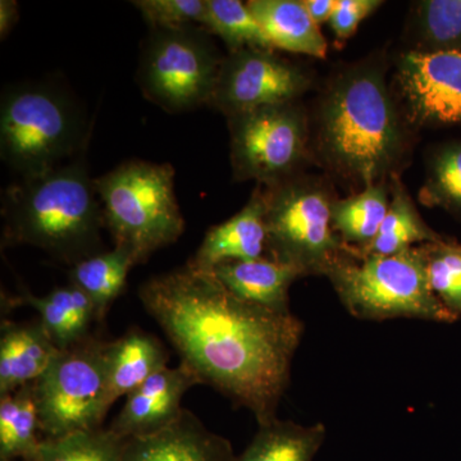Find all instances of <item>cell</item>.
I'll return each instance as SVG.
<instances>
[{
    "label": "cell",
    "mask_w": 461,
    "mask_h": 461,
    "mask_svg": "<svg viewBox=\"0 0 461 461\" xmlns=\"http://www.w3.org/2000/svg\"><path fill=\"white\" fill-rule=\"evenodd\" d=\"M211 273L233 295L277 313H291V285L304 276L295 267L268 257L222 263Z\"/></svg>",
    "instance_id": "e0dca14e"
},
{
    "label": "cell",
    "mask_w": 461,
    "mask_h": 461,
    "mask_svg": "<svg viewBox=\"0 0 461 461\" xmlns=\"http://www.w3.org/2000/svg\"><path fill=\"white\" fill-rule=\"evenodd\" d=\"M266 204L262 187L258 186L248 204L226 222L212 227L189 266L212 272L227 262L266 257Z\"/></svg>",
    "instance_id": "9a60e30c"
},
{
    "label": "cell",
    "mask_w": 461,
    "mask_h": 461,
    "mask_svg": "<svg viewBox=\"0 0 461 461\" xmlns=\"http://www.w3.org/2000/svg\"><path fill=\"white\" fill-rule=\"evenodd\" d=\"M18 3L14 0H2L0 2V38L5 39L9 32L17 25Z\"/></svg>",
    "instance_id": "836d02e7"
},
{
    "label": "cell",
    "mask_w": 461,
    "mask_h": 461,
    "mask_svg": "<svg viewBox=\"0 0 461 461\" xmlns=\"http://www.w3.org/2000/svg\"><path fill=\"white\" fill-rule=\"evenodd\" d=\"M196 384L199 379L184 364L166 366L127 396L108 429L124 439L159 432L181 417L182 399Z\"/></svg>",
    "instance_id": "4fadbf2b"
},
{
    "label": "cell",
    "mask_w": 461,
    "mask_h": 461,
    "mask_svg": "<svg viewBox=\"0 0 461 461\" xmlns=\"http://www.w3.org/2000/svg\"><path fill=\"white\" fill-rule=\"evenodd\" d=\"M5 305H27L35 309L42 327L59 350L90 338L91 324L96 321L93 303L72 284L54 288L45 296H35L25 290L18 297H9Z\"/></svg>",
    "instance_id": "ac0fdd59"
},
{
    "label": "cell",
    "mask_w": 461,
    "mask_h": 461,
    "mask_svg": "<svg viewBox=\"0 0 461 461\" xmlns=\"http://www.w3.org/2000/svg\"><path fill=\"white\" fill-rule=\"evenodd\" d=\"M324 276L357 320H459L433 294L421 245L393 256L364 254L348 247Z\"/></svg>",
    "instance_id": "277c9868"
},
{
    "label": "cell",
    "mask_w": 461,
    "mask_h": 461,
    "mask_svg": "<svg viewBox=\"0 0 461 461\" xmlns=\"http://www.w3.org/2000/svg\"><path fill=\"white\" fill-rule=\"evenodd\" d=\"M227 120L235 180L271 186L293 177L308 139L304 112L295 103L251 109Z\"/></svg>",
    "instance_id": "30bf717a"
},
{
    "label": "cell",
    "mask_w": 461,
    "mask_h": 461,
    "mask_svg": "<svg viewBox=\"0 0 461 461\" xmlns=\"http://www.w3.org/2000/svg\"><path fill=\"white\" fill-rule=\"evenodd\" d=\"M418 16L429 51L461 50V0L421 2Z\"/></svg>",
    "instance_id": "f1b7e54d"
},
{
    "label": "cell",
    "mask_w": 461,
    "mask_h": 461,
    "mask_svg": "<svg viewBox=\"0 0 461 461\" xmlns=\"http://www.w3.org/2000/svg\"><path fill=\"white\" fill-rule=\"evenodd\" d=\"M259 186L266 204V257L304 276L326 275L348 248L333 229L329 193L313 181L294 177Z\"/></svg>",
    "instance_id": "ba28073f"
},
{
    "label": "cell",
    "mask_w": 461,
    "mask_h": 461,
    "mask_svg": "<svg viewBox=\"0 0 461 461\" xmlns=\"http://www.w3.org/2000/svg\"><path fill=\"white\" fill-rule=\"evenodd\" d=\"M33 384L0 396V460H23L41 439Z\"/></svg>",
    "instance_id": "cb8c5ba5"
},
{
    "label": "cell",
    "mask_w": 461,
    "mask_h": 461,
    "mask_svg": "<svg viewBox=\"0 0 461 461\" xmlns=\"http://www.w3.org/2000/svg\"><path fill=\"white\" fill-rule=\"evenodd\" d=\"M39 320L2 321L0 327V396L33 384L59 354Z\"/></svg>",
    "instance_id": "2e32d148"
},
{
    "label": "cell",
    "mask_w": 461,
    "mask_h": 461,
    "mask_svg": "<svg viewBox=\"0 0 461 461\" xmlns=\"http://www.w3.org/2000/svg\"><path fill=\"white\" fill-rule=\"evenodd\" d=\"M438 240L441 238L424 222L408 193L402 186H397L377 236L371 244L357 250L375 256H393Z\"/></svg>",
    "instance_id": "d4e9b609"
},
{
    "label": "cell",
    "mask_w": 461,
    "mask_h": 461,
    "mask_svg": "<svg viewBox=\"0 0 461 461\" xmlns=\"http://www.w3.org/2000/svg\"><path fill=\"white\" fill-rule=\"evenodd\" d=\"M396 81L412 122L461 123V50L409 51Z\"/></svg>",
    "instance_id": "7c38bea8"
},
{
    "label": "cell",
    "mask_w": 461,
    "mask_h": 461,
    "mask_svg": "<svg viewBox=\"0 0 461 461\" xmlns=\"http://www.w3.org/2000/svg\"><path fill=\"white\" fill-rule=\"evenodd\" d=\"M429 286L455 317L461 315V245L438 241L421 245Z\"/></svg>",
    "instance_id": "83f0119b"
},
{
    "label": "cell",
    "mask_w": 461,
    "mask_h": 461,
    "mask_svg": "<svg viewBox=\"0 0 461 461\" xmlns=\"http://www.w3.org/2000/svg\"><path fill=\"white\" fill-rule=\"evenodd\" d=\"M150 29L202 26L205 0H135L132 2Z\"/></svg>",
    "instance_id": "f546056e"
},
{
    "label": "cell",
    "mask_w": 461,
    "mask_h": 461,
    "mask_svg": "<svg viewBox=\"0 0 461 461\" xmlns=\"http://www.w3.org/2000/svg\"><path fill=\"white\" fill-rule=\"evenodd\" d=\"M309 83L300 67L273 50L247 48L224 57L209 107L229 118L267 105L295 103Z\"/></svg>",
    "instance_id": "8fae6325"
},
{
    "label": "cell",
    "mask_w": 461,
    "mask_h": 461,
    "mask_svg": "<svg viewBox=\"0 0 461 461\" xmlns=\"http://www.w3.org/2000/svg\"><path fill=\"white\" fill-rule=\"evenodd\" d=\"M138 296L200 384L247 409L258 426L277 418L304 321L244 302L189 264L150 278Z\"/></svg>",
    "instance_id": "6da1fadb"
},
{
    "label": "cell",
    "mask_w": 461,
    "mask_h": 461,
    "mask_svg": "<svg viewBox=\"0 0 461 461\" xmlns=\"http://www.w3.org/2000/svg\"><path fill=\"white\" fill-rule=\"evenodd\" d=\"M202 27L222 39L230 53L247 48L273 50L250 8L239 0H205Z\"/></svg>",
    "instance_id": "484cf974"
},
{
    "label": "cell",
    "mask_w": 461,
    "mask_h": 461,
    "mask_svg": "<svg viewBox=\"0 0 461 461\" xmlns=\"http://www.w3.org/2000/svg\"><path fill=\"white\" fill-rule=\"evenodd\" d=\"M321 141L339 172L377 185L402 151V131L381 74L362 68L339 78L321 105Z\"/></svg>",
    "instance_id": "3957f363"
},
{
    "label": "cell",
    "mask_w": 461,
    "mask_h": 461,
    "mask_svg": "<svg viewBox=\"0 0 461 461\" xmlns=\"http://www.w3.org/2000/svg\"><path fill=\"white\" fill-rule=\"evenodd\" d=\"M223 59L204 27L150 29L136 80L149 102L185 113L209 107Z\"/></svg>",
    "instance_id": "52a82bcc"
},
{
    "label": "cell",
    "mask_w": 461,
    "mask_h": 461,
    "mask_svg": "<svg viewBox=\"0 0 461 461\" xmlns=\"http://www.w3.org/2000/svg\"><path fill=\"white\" fill-rule=\"evenodd\" d=\"M247 5L273 50L326 58L327 42L302 0H251Z\"/></svg>",
    "instance_id": "ffe728a7"
},
{
    "label": "cell",
    "mask_w": 461,
    "mask_h": 461,
    "mask_svg": "<svg viewBox=\"0 0 461 461\" xmlns=\"http://www.w3.org/2000/svg\"><path fill=\"white\" fill-rule=\"evenodd\" d=\"M135 266L126 250L113 248L72 266L68 273L69 284L89 297L95 309L96 321H103L122 293L127 276Z\"/></svg>",
    "instance_id": "7402d4cb"
},
{
    "label": "cell",
    "mask_w": 461,
    "mask_h": 461,
    "mask_svg": "<svg viewBox=\"0 0 461 461\" xmlns=\"http://www.w3.org/2000/svg\"><path fill=\"white\" fill-rule=\"evenodd\" d=\"M390 203L384 185L364 187L357 195L333 202V229L348 247L366 248L377 236Z\"/></svg>",
    "instance_id": "603a6c76"
},
{
    "label": "cell",
    "mask_w": 461,
    "mask_h": 461,
    "mask_svg": "<svg viewBox=\"0 0 461 461\" xmlns=\"http://www.w3.org/2000/svg\"><path fill=\"white\" fill-rule=\"evenodd\" d=\"M382 5L379 0H338L335 12L329 21L330 29L339 39L350 38L357 27Z\"/></svg>",
    "instance_id": "1f68e13d"
},
{
    "label": "cell",
    "mask_w": 461,
    "mask_h": 461,
    "mask_svg": "<svg viewBox=\"0 0 461 461\" xmlns=\"http://www.w3.org/2000/svg\"><path fill=\"white\" fill-rule=\"evenodd\" d=\"M126 439L109 429L41 439L21 461H117Z\"/></svg>",
    "instance_id": "4316f807"
},
{
    "label": "cell",
    "mask_w": 461,
    "mask_h": 461,
    "mask_svg": "<svg viewBox=\"0 0 461 461\" xmlns=\"http://www.w3.org/2000/svg\"><path fill=\"white\" fill-rule=\"evenodd\" d=\"M305 11L317 25L330 21L338 0H302Z\"/></svg>",
    "instance_id": "d6a6232c"
},
{
    "label": "cell",
    "mask_w": 461,
    "mask_h": 461,
    "mask_svg": "<svg viewBox=\"0 0 461 461\" xmlns=\"http://www.w3.org/2000/svg\"><path fill=\"white\" fill-rule=\"evenodd\" d=\"M166 366H168V354L165 346L140 329L130 330L122 338L108 342V409Z\"/></svg>",
    "instance_id": "d6986e66"
},
{
    "label": "cell",
    "mask_w": 461,
    "mask_h": 461,
    "mask_svg": "<svg viewBox=\"0 0 461 461\" xmlns=\"http://www.w3.org/2000/svg\"><path fill=\"white\" fill-rule=\"evenodd\" d=\"M108 342L87 338L60 350L33 382L41 432L47 438L103 429L107 406Z\"/></svg>",
    "instance_id": "9c48e42d"
},
{
    "label": "cell",
    "mask_w": 461,
    "mask_h": 461,
    "mask_svg": "<svg viewBox=\"0 0 461 461\" xmlns=\"http://www.w3.org/2000/svg\"><path fill=\"white\" fill-rule=\"evenodd\" d=\"M229 439L206 429L194 412L153 435L126 439L117 461H233Z\"/></svg>",
    "instance_id": "5bb4252c"
},
{
    "label": "cell",
    "mask_w": 461,
    "mask_h": 461,
    "mask_svg": "<svg viewBox=\"0 0 461 461\" xmlns=\"http://www.w3.org/2000/svg\"><path fill=\"white\" fill-rule=\"evenodd\" d=\"M326 436L323 423L303 426L276 418L259 426L253 441L233 461H314Z\"/></svg>",
    "instance_id": "44dd1931"
},
{
    "label": "cell",
    "mask_w": 461,
    "mask_h": 461,
    "mask_svg": "<svg viewBox=\"0 0 461 461\" xmlns=\"http://www.w3.org/2000/svg\"><path fill=\"white\" fill-rule=\"evenodd\" d=\"M3 247L30 245L75 266L102 253V203L83 158L20 177L3 193Z\"/></svg>",
    "instance_id": "7a4b0ae2"
},
{
    "label": "cell",
    "mask_w": 461,
    "mask_h": 461,
    "mask_svg": "<svg viewBox=\"0 0 461 461\" xmlns=\"http://www.w3.org/2000/svg\"><path fill=\"white\" fill-rule=\"evenodd\" d=\"M95 187L114 248L126 250L136 266L184 233L175 169L168 163L129 160L95 178Z\"/></svg>",
    "instance_id": "8992f818"
},
{
    "label": "cell",
    "mask_w": 461,
    "mask_h": 461,
    "mask_svg": "<svg viewBox=\"0 0 461 461\" xmlns=\"http://www.w3.org/2000/svg\"><path fill=\"white\" fill-rule=\"evenodd\" d=\"M424 193L438 204L461 209V145L438 157Z\"/></svg>",
    "instance_id": "4dcf8cb0"
},
{
    "label": "cell",
    "mask_w": 461,
    "mask_h": 461,
    "mask_svg": "<svg viewBox=\"0 0 461 461\" xmlns=\"http://www.w3.org/2000/svg\"><path fill=\"white\" fill-rule=\"evenodd\" d=\"M86 118L66 91L47 84L8 87L0 103V157L32 177L65 165L89 139Z\"/></svg>",
    "instance_id": "5b68a950"
}]
</instances>
